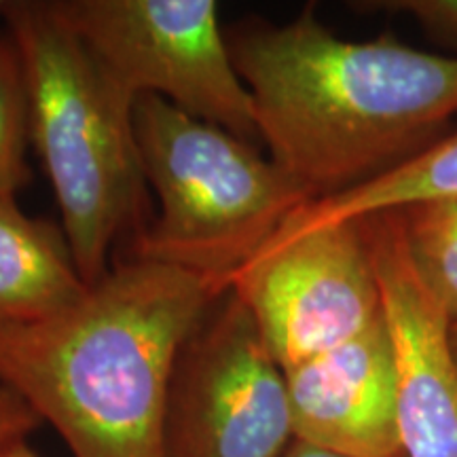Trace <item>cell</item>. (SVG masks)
Returning <instances> with one entry per match:
<instances>
[{
    "instance_id": "cell-1",
    "label": "cell",
    "mask_w": 457,
    "mask_h": 457,
    "mask_svg": "<svg viewBox=\"0 0 457 457\" xmlns=\"http://www.w3.org/2000/svg\"><path fill=\"white\" fill-rule=\"evenodd\" d=\"M270 157L324 199L400 168L457 117V57L390 34L347 41L310 4L288 24L250 20L228 38Z\"/></svg>"
},
{
    "instance_id": "cell-2",
    "label": "cell",
    "mask_w": 457,
    "mask_h": 457,
    "mask_svg": "<svg viewBox=\"0 0 457 457\" xmlns=\"http://www.w3.org/2000/svg\"><path fill=\"white\" fill-rule=\"evenodd\" d=\"M220 295L195 273L129 256L64 312L0 330V384L72 457H165L176 360Z\"/></svg>"
},
{
    "instance_id": "cell-3",
    "label": "cell",
    "mask_w": 457,
    "mask_h": 457,
    "mask_svg": "<svg viewBox=\"0 0 457 457\" xmlns=\"http://www.w3.org/2000/svg\"><path fill=\"white\" fill-rule=\"evenodd\" d=\"M0 20L24 66L30 140L55 191L62 231L85 284L94 286L111 271L114 242L140 216L146 180L134 104L47 0H0Z\"/></svg>"
},
{
    "instance_id": "cell-4",
    "label": "cell",
    "mask_w": 457,
    "mask_h": 457,
    "mask_svg": "<svg viewBox=\"0 0 457 457\" xmlns=\"http://www.w3.org/2000/svg\"><path fill=\"white\" fill-rule=\"evenodd\" d=\"M134 138L159 214L138 231L131 256L195 273L219 293L296 210L313 202L253 142L159 96L136 100Z\"/></svg>"
},
{
    "instance_id": "cell-5",
    "label": "cell",
    "mask_w": 457,
    "mask_h": 457,
    "mask_svg": "<svg viewBox=\"0 0 457 457\" xmlns=\"http://www.w3.org/2000/svg\"><path fill=\"white\" fill-rule=\"evenodd\" d=\"M123 100L159 96L191 117L259 142L214 0H47Z\"/></svg>"
},
{
    "instance_id": "cell-6",
    "label": "cell",
    "mask_w": 457,
    "mask_h": 457,
    "mask_svg": "<svg viewBox=\"0 0 457 457\" xmlns=\"http://www.w3.org/2000/svg\"><path fill=\"white\" fill-rule=\"evenodd\" d=\"M286 370L373 327L384 299L362 219L282 228L231 279Z\"/></svg>"
},
{
    "instance_id": "cell-7",
    "label": "cell",
    "mask_w": 457,
    "mask_h": 457,
    "mask_svg": "<svg viewBox=\"0 0 457 457\" xmlns=\"http://www.w3.org/2000/svg\"><path fill=\"white\" fill-rule=\"evenodd\" d=\"M293 441L284 370L244 303L227 290L176 360L165 457H282Z\"/></svg>"
},
{
    "instance_id": "cell-8",
    "label": "cell",
    "mask_w": 457,
    "mask_h": 457,
    "mask_svg": "<svg viewBox=\"0 0 457 457\" xmlns=\"http://www.w3.org/2000/svg\"><path fill=\"white\" fill-rule=\"evenodd\" d=\"M398 362L404 457H457V360L451 318L417 273L400 210L362 216Z\"/></svg>"
},
{
    "instance_id": "cell-9",
    "label": "cell",
    "mask_w": 457,
    "mask_h": 457,
    "mask_svg": "<svg viewBox=\"0 0 457 457\" xmlns=\"http://www.w3.org/2000/svg\"><path fill=\"white\" fill-rule=\"evenodd\" d=\"M284 379L295 441L345 457H404L386 313L353 339L286 369Z\"/></svg>"
},
{
    "instance_id": "cell-10",
    "label": "cell",
    "mask_w": 457,
    "mask_h": 457,
    "mask_svg": "<svg viewBox=\"0 0 457 457\" xmlns=\"http://www.w3.org/2000/svg\"><path fill=\"white\" fill-rule=\"evenodd\" d=\"M87 288L64 231L0 197V330L43 322Z\"/></svg>"
},
{
    "instance_id": "cell-11",
    "label": "cell",
    "mask_w": 457,
    "mask_h": 457,
    "mask_svg": "<svg viewBox=\"0 0 457 457\" xmlns=\"http://www.w3.org/2000/svg\"><path fill=\"white\" fill-rule=\"evenodd\" d=\"M457 193V125L436 145L379 179L337 195L313 199L284 225L313 227L324 222L353 220L362 216L403 210L421 199Z\"/></svg>"
},
{
    "instance_id": "cell-12",
    "label": "cell",
    "mask_w": 457,
    "mask_h": 457,
    "mask_svg": "<svg viewBox=\"0 0 457 457\" xmlns=\"http://www.w3.org/2000/svg\"><path fill=\"white\" fill-rule=\"evenodd\" d=\"M417 273L457 324V193L400 210Z\"/></svg>"
},
{
    "instance_id": "cell-13",
    "label": "cell",
    "mask_w": 457,
    "mask_h": 457,
    "mask_svg": "<svg viewBox=\"0 0 457 457\" xmlns=\"http://www.w3.org/2000/svg\"><path fill=\"white\" fill-rule=\"evenodd\" d=\"M30 106L20 51L9 34L0 37V197H15L30 182L26 148Z\"/></svg>"
},
{
    "instance_id": "cell-14",
    "label": "cell",
    "mask_w": 457,
    "mask_h": 457,
    "mask_svg": "<svg viewBox=\"0 0 457 457\" xmlns=\"http://www.w3.org/2000/svg\"><path fill=\"white\" fill-rule=\"evenodd\" d=\"M41 426V417L28 407V404L0 384V451L11 445L24 443L28 434Z\"/></svg>"
},
{
    "instance_id": "cell-15",
    "label": "cell",
    "mask_w": 457,
    "mask_h": 457,
    "mask_svg": "<svg viewBox=\"0 0 457 457\" xmlns=\"http://www.w3.org/2000/svg\"><path fill=\"white\" fill-rule=\"evenodd\" d=\"M384 7L413 15L430 30L457 38V0H400L384 3Z\"/></svg>"
},
{
    "instance_id": "cell-16",
    "label": "cell",
    "mask_w": 457,
    "mask_h": 457,
    "mask_svg": "<svg viewBox=\"0 0 457 457\" xmlns=\"http://www.w3.org/2000/svg\"><path fill=\"white\" fill-rule=\"evenodd\" d=\"M282 457H345L339 453H330V451H324L320 447H313V445L293 441L288 445V449L284 451Z\"/></svg>"
},
{
    "instance_id": "cell-17",
    "label": "cell",
    "mask_w": 457,
    "mask_h": 457,
    "mask_svg": "<svg viewBox=\"0 0 457 457\" xmlns=\"http://www.w3.org/2000/svg\"><path fill=\"white\" fill-rule=\"evenodd\" d=\"M0 457H41L38 453H34V449L28 447V443H17L11 445L4 451H0Z\"/></svg>"
},
{
    "instance_id": "cell-18",
    "label": "cell",
    "mask_w": 457,
    "mask_h": 457,
    "mask_svg": "<svg viewBox=\"0 0 457 457\" xmlns=\"http://www.w3.org/2000/svg\"><path fill=\"white\" fill-rule=\"evenodd\" d=\"M451 343H453V353H455V360H457V324H455V327H451Z\"/></svg>"
}]
</instances>
